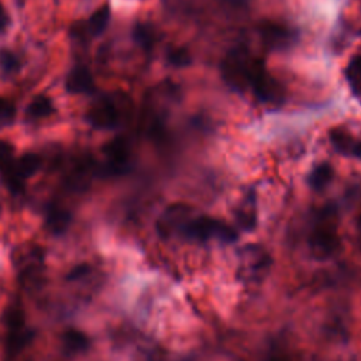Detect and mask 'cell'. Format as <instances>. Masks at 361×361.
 Listing matches in <instances>:
<instances>
[{"label": "cell", "mask_w": 361, "mask_h": 361, "mask_svg": "<svg viewBox=\"0 0 361 361\" xmlns=\"http://www.w3.org/2000/svg\"><path fill=\"white\" fill-rule=\"evenodd\" d=\"M309 248L317 259L330 258L338 248L337 217L333 207H323L313 220L309 234Z\"/></svg>", "instance_id": "1"}, {"label": "cell", "mask_w": 361, "mask_h": 361, "mask_svg": "<svg viewBox=\"0 0 361 361\" xmlns=\"http://www.w3.org/2000/svg\"><path fill=\"white\" fill-rule=\"evenodd\" d=\"M185 237L195 241L219 240L223 243H233L237 240V231L234 227L223 220L212 216H192L182 233Z\"/></svg>", "instance_id": "2"}, {"label": "cell", "mask_w": 361, "mask_h": 361, "mask_svg": "<svg viewBox=\"0 0 361 361\" xmlns=\"http://www.w3.org/2000/svg\"><path fill=\"white\" fill-rule=\"evenodd\" d=\"M271 264V255L261 244H245L238 251L237 276L245 283H258L267 276Z\"/></svg>", "instance_id": "3"}, {"label": "cell", "mask_w": 361, "mask_h": 361, "mask_svg": "<svg viewBox=\"0 0 361 361\" xmlns=\"http://www.w3.org/2000/svg\"><path fill=\"white\" fill-rule=\"evenodd\" d=\"M248 86L252 87L255 96L262 103L279 104L283 100V90L281 85L268 73L265 63L258 58L251 59Z\"/></svg>", "instance_id": "4"}, {"label": "cell", "mask_w": 361, "mask_h": 361, "mask_svg": "<svg viewBox=\"0 0 361 361\" xmlns=\"http://www.w3.org/2000/svg\"><path fill=\"white\" fill-rule=\"evenodd\" d=\"M251 59L241 48L230 51L221 62V76L227 85L243 92L248 86Z\"/></svg>", "instance_id": "5"}, {"label": "cell", "mask_w": 361, "mask_h": 361, "mask_svg": "<svg viewBox=\"0 0 361 361\" xmlns=\"http://www.w3.org/2000/svg\"><path fill=\"white\" fill-rule=\"evenodd\" d=\"M193 216V209L183 203L168 206L157 220V231L161 237L169 238L175 234H182L185 226Z\"/></svg>", "instance_id": "6"}, {"label": "cell", "mask_w": 361, "mask_h": 361, "mask_svg": "<svg viewBox=\"0 0 361 361\" xmlns=\"http://www.w3.org/2000/svg\"><path fill=\"white\" fill-rule=\"evenodd\" d=\"M44 254L37 245H24L14 252V265L17 267L24 283H35L42 272Z\"/></svg>", "instance_id": "7"}, {"label": "cell", "mask_w": 361, "mask_h": 361, "mask_svg": "<svg viewBox=\"0 0 361 361\" xmlns=\"http://www.w3.org/2000/svg\"><path fill=\"white\" fill-rule=\"evenodd\" d=\"M104 159H106V168L110 173H121L126 171L130 159V148L128 142L121 138H113L102 148Z\"/></svg>", "instance_id": "8"}, {"label": "cell", "mask_w": 361, "mask_h": 361, "mask_svg": "<svg viewBox=\"0 0 361 361\" xmlns=\"http://www.w3.org/2000/svg\"><path fill=\"white\" fill-rule=\"evenodd\" d=\"M89 124L99 130H111L120 121V111L114 102L100 100L90 107L86 116Z\"/></svg>", "instance_id": "9"}, {"label": "cell", "mask_w": 361, "mask_h": 361, "mask_svg": "<svg viewBox=\"0 0 361 361\" xmlns=\"http://www.w3.org/2000/svg\"><path fill=\"white\" fill-rule=\"evenodd\" d=\"M259 37L269 49L288 48L295 39V34L288 27L272 21H264L259 25Z\"/></svg>", "instance_id": "10"}, {"label": "cell", "mask_w": 361, "mask_h": 361, "mask_svg": "<svg viewBox=\"0 0 361 361\" xmlns=\"http://www.w3.org/2000/svg\"><path fill=\"white\" fill-rule=\"evenodd\" d=\"M65 89L72 94H83L90 93L94 89V80L92 72L86 65H75L66 75Z\"/></svg>", "instance_id": "11"}, {"label": "cell", "mask_w": 361, "mask_h": 361, "mask_svg": "<svg viewBox=\"0 0 361 361\" xmlns=\"http://www.w3.org/2000/svg\"><path fill=\"white\" fill-rule=\"evenodd\" d=\"M14 162H16V157H14L13 145L0 140V175L4 183L7 185V188L13 193H18L23 190L24 186L18 185L14 179V175H13Z\"/></svg>", "instance_id": "12"}, {"label": "cell", "mask_w": 361, "mask_h": 361, "mask_svg": "<svg viewBox=\"0 0 361 361\" xmlns=\"http://www.w3.org/2000/svg\"><path fill=\"white\" fill-rule=\"evenodd\" d=\"M234 219L244 231H251L257 224V204L254 193L245 195L234 210Z\"/></svg>", "instance_id": "13"}, {"label": "cell", "mask_w": 361, "mask_h": 361, "mask_svg": "<svg viewBox=\"0 0 361 361\" xmlns=\"http://www.w3.org/2000/svg\"><path fill=\"white\" fill-rule=\"evenodd\" d=\"M71 224V213L69 210L59 204L52 203L47 207L45 213V227L52 234H62Z\"/></svg>", "instance_id": "14"}, {"label": "cell", "mask_w": 361, "mask_h": 361, "mask_svg": "<svg viewBox=\"0 0 361 361\" xmlns=\"http://www.w3.org/2000/svg\"><path fill=\"white\" fill-rule=\"evenodd\" d=\"M41 166V158L39 155L34 152H27L18 158H16L13 175L18 185L24 186V180L31 178Z\"/></svg>", "instance_id": "15"}, {"label": "cell", "mask_w": 361, "mask_h": 361, "mask_svg": "<svg viewBox=\"0 0 361 361\" xmlns=\"http://www.w3.org/2000/svg\"><path fill=\"white\" fill-rule=\"evenodd\" d=\"M32 331L27 329L25 326L20 329H13L8 330L7 338H6V353L8 357L17 355L21 350H24L30 341L32 340Z\"/></svg>", "instance_id": "16"}, {"label": "cell", "mask_w": 361, "mask_h": 361, "mask_svg": "<svg viewBox=\"0 0 361 361\" xmlns=\"http://www.w3.org/2000/svg\"><path fill=\"white\" fill-rule=\"evenodd\" d=\"M54 113H55V106H54L51 97H48L45 94L35 96L28 103V106L25 109V116L31 121L47 118V117L52 116Z\"/></svg>", "instance_id": "17"}, {"label": "cell", "mask_w": 361, "mask_h": 361, "mask_svg": "<svg viewBox=\"0 0 361 361\" xmlns=\"http://www.w3.org/2000/svg\"><path fill=\"white\" fill-rule=\"evenodd\" d=\"M90 345L89 337L78 330V329H68L62 334V347L69 354H79L87 350Z\"/></svg>", "instance_id": "18"}, {"label": "cell", "mask_w": 361, "mask_h": 361, "mask_svg": "<svg viewBox=\"0 0 361 361\" xmlns=\"http://www.w3.org/2000/svg\"><path fill=\"white\" fill-rule=\"evenodd\" d=\"M110 7L107 4L100 6L86 21L85 31L87 34V37H99L100 34H103V31L107 28L109 21H110Z\"/></svg>", "instance_id": "19"}, {"label": "cell", "mask_w": 361, "mask_h": 361, "mask_svg": "<svg viewBox=\"0 0 361 361\" xmlns=\"http://www.w3.org/2000/svg\"><path fill=\"white\" fill-rule=\"evenodd\" d=\"M330 141L333 144V147L344 154V155H353L354 152V147L357 144V140L344 128H333L330 131Z\"/></svg>", "instance_id": "20"}, {"label": "cell", "mask_w": 361, "mask_h": 361, "mask_svg": "<svg viewBox=\"0 0 361 361\" xmlns=\"http://www.w3.org/2000/svg\"><path fill=\"white\" fill-rule=\"evenodd\" d=\"M344 73L353 94L361 102V55H354L350 59Z\"/></svg>", "instance_id": "21"}, {"label": "cell", "mask_w": 361, "mask_h": 361, "mask_svg": "<svg viewBox=\"0 0 361 361\" xmlns=\"http://www.w3.org/2000/svg\"><path fill=\"white\" fill-rule=\"evenodd\" d=\"M333 178V168L331 165H329L327 162H322L319 165H316L312 172L309 173V185L316 189L320 190L323 189Z\"/></svg>", "instance_id": "22"}, {"label": "cell", "mask_w": 361, "mask_h": 361, "mask_svg": "<svg viewBox=\"0 0 361 361\" xmlns=\"http://www.w3.org/2000/svg\"><path fill=\"white\" fill-rule=\"evenodd\" d=\"M133 38L134 41L142 47L144 49H151L152 45H154V41H155V35H154V30L148 25V24H144V23H138L134 25V30H133Z\"/></svg>", "instance_id": "23"}, {"label": "cell", "mask_w": 361, "mask_h": 361, "mask_svg": "<svg viewBox=\"0 0 361 361\" xmlns=\"http://www.w3.org/2000/svg\"><path fill=\"white\" fill-rule=\"evenodd\" d=\"M4 324L7 326L8 330L13 329H20L25 326V317H24V309L20 305H10L4 310L3 314Z\"/></svg>", "instance_id": "24"}, {"label": "cell", "mask_w": 361, "mask_h": 361, "mask_svg": "<svg viewBox=\"0 0 361 361\" xmlns=\"http://www.w3.org/2000/svg\"><path fill=\"white\" fill-rule=\"evenodd\" d=\"M21 62L20 58L7 48L0 49V69L7 75H14L20 71Z\"/></svg>", "instance_id": "25"}, {"label": "cell", "mask_w": 361, "mask_h": 361, "mask_svg": "<svg viewBox=\"0 0 361 361\" xmlns=\"http://www.w3.org/2000/svg\"><path fill=\"white\" fill-rule=\"evenodd\" d=\"M166 58L171 65L178 68H182L190 63V54L188 52L186 48H182V47L169 48L166 52Z\"/></svg>", "instance_id": "26"}, {"label": "cell", "mask_w": 361, "mask_h": 361, "mask_svg": "<svg viewBox=\"0 0 361 361\" xmlns=\"http://www.w3.org/2000/svg\"><path fill=\"white\" fill-rule=\"evenodd\" d=\"M16 118V106L13 102L0 97V127L10 126Z\"/></svg>", "instance_id": "27"}, {"label": "cell", "mask_w": 361, "mask_h": 361, "mask_svg": "<svg viewBox=\"0 0 361 361\" xmlns=\"http://www.w3.org/2000/svg\"><path fill=\"white\" fill-rule=\"evenodd\" d=\"M89 272H90L89 265L82 264V265H78V267L72 268V269H71V272L66 275V278H68L69 281H76V279L83 278V276H85V275H87Z\"/></svg>", "instance_id": "28"}, {"label": "cell", "mask_w": 361, "mask_h": 361, "mask_svg": "<svg viewBox=\"0 0 361 361\" xmlns=\"http://www.w3.org/2000/svg\"><path fill=\"white\" fill-rule=\"evenodd\" d=\"M8 24H10V16L4 8L3 3L0 1V32H3L8 27Z\"/></svg>", "instance_id": "29"}, {"label": "cell", "mask_w": 361, "mask_h": 361, "mask_svg": "<svg viewBox=\"0 0 361 361\" xmlns=\"http://www.w3.org/2000/svg\"><path fill=\"white\" fill-rule=\"evenodd\" d=\"M353 157H357V158L361 159V141H357V144H355V147H354Z\"/></svg>", "instance_id": "30"}, {"label": "cell", "mask_w": 361, "mask_h": 361, "mask_svg": "<svg viewBox=\"0 0 361 361\" xmlns=\"http://www.w3.org/2000/svg\"><path fill=\"white\" fill-rule=\"evenodd\" d=\"M268 361H289L285 355H281V354H274L268 358Z\"/></svg>", "instance_id": "31"}, {"label": "cell", "mask_w": 361, "mask_h": 361, "mask_svg": "<svg viewBox=\"0 0 361 361\" xmlns=\"http://www.w3.org/2000/svg\"><path fill=\"white\" fill-rule=\"evenodd\" d=\"M226 1H228L231 4H243L244 3V0H226Z\"/></svg>", "instance_id": "32"}]
</instances>
